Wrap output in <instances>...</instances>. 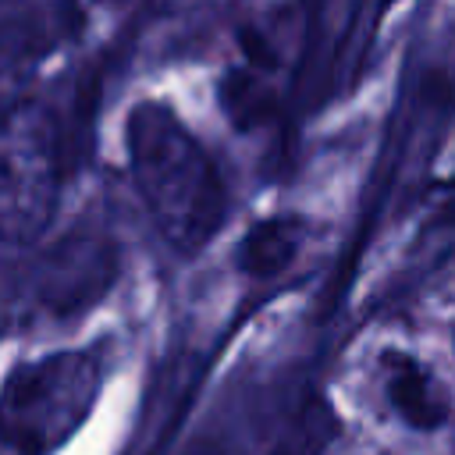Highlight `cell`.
<instances>
[{
  "mask_svg": "<svg viewBox=\"0 0 455 455\" xmlns=\"http://www.w3.org/2000/svg\"><path fill=\"white\" fill-rule=\"evenodd\" d=\"M124 149L135 188L178 252L203 249L228 210L220 174L181 117L164 103H139L124 124Z\"/></svg>",
  "mask_w": 455,
  "mask_h": 455,
  "instance_id": "1",
  "label": "cell"
},
{
  "mask_svg": "<svg viewBox=\"0 0 455 455\" xmlns=\"http://www.w3.org/2000/svg\"><path fill=\"white\" fill-rule=\"evenodd\" d=\"M100 363L92 352H50L0 384V455H53L92 412Z\"/></svg>",
  "mask_w": 455,
  "mask_h": 455,
  "instance_id": "2",
  "label": "cell"
},
{
  "mask_svg": "<svg viewBox=\"0 0 455 455\" xmlns=\"http://www.w3.org/2000/svg\"><path fill=\"white\" fill-rule=\"evenodd\" d=\"M60 196V135L57 117L39 100L0 107V242H36Z\"/></svg>",
  "mask_w": 455,
  "mask_h": 455,
  "instance_id": "3",
  "label": "cell"
},
{
  "mask_svg": "<svg viewBox=\"0 0 455 455\" xmlns=\"http://www.w3.org/2000/svg\"><path fill=\"white\" fill-rule=\"evenodd\" d=\"M107 277H110V252H107V245H100L92 238H71L43 267L39 291H43V299L50 306L64 309V306L89 302L107 284Z\"/></svg>",
  "mask_w": 455,
  "mask_h": 455,
  "instance_id": "4",
  "label": "cell"
},
{
  "mask_svg": "<svg viewBox=\"0 0 455 455\" xmlns=\"http://www.w3.org/2000/svg\"><path fill=\"white\" fill-rule=\"evenodd\" d=\"M380 366L387 402L412 430H437L448 419V398L423 363L405 352H384Z\"/></svg>",
  "mask_w": 455,
  "mask_h": 455,
  "instance_id": "5",
  "label": "cell"
},
{
  "mask_svg": "<svg viewBox=\"0 0 455 455\" xmlns=\"http://www.w3.org/2000/svg\"><path fill=\"white\" fill-rule=\"evenodd\" d=\"M295 249H299V224L263 220L245 235V242L238 249V263L252 277H270L291 263Z\"/></svg>",
  "mask_w": 455,
  "mask_h": 455,
  "instance_id": "6",
  "label": "cell"
},
{
  "mask_svg": "<svg viewBox=\"0 0 455 455\" xmlns=\"http://www.w3.org/2000/svg\"><path fill=\"white\" fill-rule=\"evenodd\" d=\"M32 53V36L25 25H0V85L11 82Z\"/></svg>",
  "mask_w": 455,
  "mask_h": 455,
  "instance_id": "7",
  "label": "cell"
},
{
  "mask_svg": "<svg viewBox=\"0 0 455 455\" xmlns=\"http://www.w3.org/2000/svg\"><path fill=\"white\" fill-rule=\"evenodd\" d=\"M437 206H441L444 217H455V178H448V181L441 185V192H437Z\"/></svg>",
  "mask_w": 455,
  "mask_h": 455,
  "instance_id": "8",
  "label": "cell"
}]
</instances>
